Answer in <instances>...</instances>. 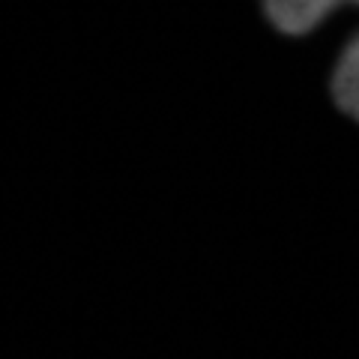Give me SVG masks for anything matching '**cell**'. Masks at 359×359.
<instances>
[{"label": "cell", "mask_w": 359, "mask_h": 359, "mask_svg": "<svg viewBox=\"0 0 359 359\" xmlns=\"http://www.w3.org/2000/svg\"><path fill=\"white\" fill-rule=\"evenodd\" d=\"M332 93L344 114L359 120V36L347 42L332 75Z\"/></svg>", "instance_id": "7a4b0ae2"}, {"label": "cell", "mask_w": 359, "mask_h": 359, "mask_svg": "<svg viewBox=\"0 0 359 359\" xmlns=\"http://www.w3.org/2000/svg\"><path fill=\"white\" fill-rule=\"evenodd\" d=\"M344 4L359 6V0H266V15L285 33H309Z\"/></svg>", "instance_id": "6da1fadb"}]
</instances>
